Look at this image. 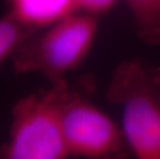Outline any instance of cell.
<instances>
[{"mask_svg": "<svg viewBox=\"0 0 160 159\" xmlns=\"http://www.w3.org/2000/svg\"><path fill=\"white\" fill-rule=\"evenodd\" d=\"M70 87L65 80L19 99L12 110L9 141L0 147L4 159H63L69 156L62 129V109Z\"/></svg>", "mask_w": 160, "mask_h": 159, "instance_id": "obj_1", "label": "cell"}, {"mask_svg": "<svg viewBox=\"0 0 160 159\" xmlns=\"http://www.w3.org/2000/svg\"><path fill=\"white\" fill-rule=\"evenodd\" d=\"M99 18L76 12L58 20L43 31L36 30L13 51L12 57L17 73L40 72L50 83L64 79L86 59L94 43Z\"/></svg>", "mask_w": 160, "mask_h": 159, "instance_id": "obj_2", "label": "cell"}, {"mask_svg": "<svg viewBox=\"0 0 160 159\" xmlns=\"http://www.w3.org/2000/svg\"><path fill=\"white\" fill-rule=\"evenodd\" d=\"M105 97L122 109V130L134 156L160 159V99L151 66L135 59L120 63L112 74Z\"/></svg>", "mask_w": 160, "mask_h": 159, "instance_id": "obj_3", "label": "cell"}, {"mask_svg": "<svg viewBox=\"0 0 160 159\" xmlns=\"http://www.w3.org/2000/svg\"><path fill=\"white\" fill-rule=\"evenodd\" d=\"M93 80L84 77L71 89L62 109V129L69 156L123 158L129 150L123 130L91 102Z\"/></svg>", "mask_w": 160, "mask_h": 159, "instance_id": "obj_4", "label": "cell"}, {"mask_svg": "<svg viewBox=\"0 0 160 159\" xmlns=\"http://www.w3.org/2000/svg\"><path fill=\"white\" fill-rule=\"evenodd\" d=\"M8 13L34 30L78 12L77 0H8Z\"/></svg>", "mask_w": 160, "mask_h": 159, "instance_id": "obj_5", "label": "cell"}, {"mask_svg": "<svg viewBox=\"0 0 160 159\" xmlns=\"http://www.w3.org/2000/svg\"><path fill=\"white\" fill-rule=\"evenodd\" d=\"M134 19L138 37L148 45L160 46V0H125Z\"/></svg>", "mask_w": 160, "mask_h": 159, "instance_id": "obj_6", "label": "cell"}, {"mask_svg": "<svg viewBox=\"0 0 160 159\" xmlns=\"http://www.w3.org/2000/svg\"><path fill=\"white\" fill-rule=\"evenodd\" d=\"M35 31L20 23L9 13L0 19V64L12 55L22 40Z\"/></svg>", "mask_w": 160, "mask_h": 159, "instance_id": "obj_7", "label": "cell"}, {"mask_svg": "<svg viewBox=\"0 0 160 159\" xmlns=\"http://www.w3.org/2000/svg\"><path fill=\"white\" fill-rule=\"evenodd\" d=\"M119 0H77L78 12L100 18L110 12Z\"/></svg>", "mask_w": 160, "mask_h": 159, "instance_id": "obj_8", "label": "cell"}, {"mask_svg": "<svg viewBox=\"0 0 160 159\" xmlns=\"http://www.w3.org/2000/svg\"><path fill=\"white\" fill-rule=\"evenodd\" d=\"M151 73L153 83H154L156 92H157L160 99V66L159 67H151Z\"/></svg>", "mask_w": 160, "mask_h": 159, "instance_id": "obj_9", "label": "cell"}]
</instances>
